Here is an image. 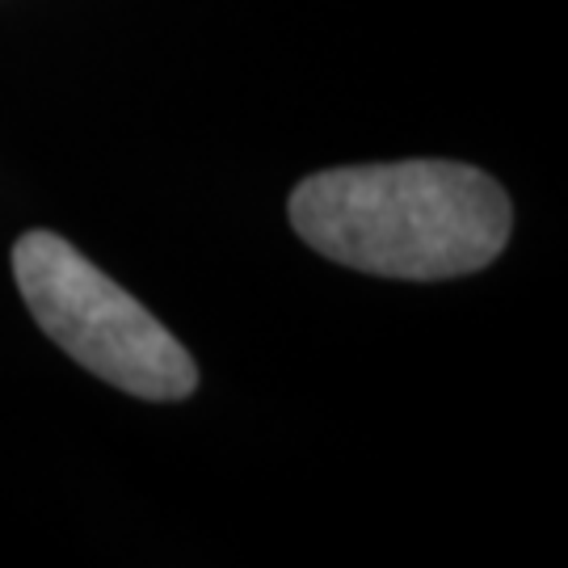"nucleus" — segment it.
Wrapping results in <instances>:
<instances>
[{"label": "nucleus", "instance_id": "f257e3e1", "mask_svg": "<svg viewBox=\"0 0 568 568\" xmlns=\"http://www.w3.org/2000/svg\"><path fill=\"white\" fill-rule=\"evenodd\" d=\"M291 224L328 262L429 283L497 262L514 211L506 190L471 164L400 161L300 182Z\"/></svg>", "mask_w": 568, "mask_h": 568}, {"label": "nucleus", "instance_id": "f03ea898", "mask_svg": "<svg viewBox=\"0 0 568 568\" xmlns=\"http://www.w3.org/2000/svg\"><path fill=\"white\" fill-rule=\"evenodd\" d=\"M13 274L42 333L98 379L143 400H185L194 392L199 366L185 345L63 236L26 232L13 244Z\"/></svg>", "mask_w": 568, "mask_h": 568}]
</instances>
